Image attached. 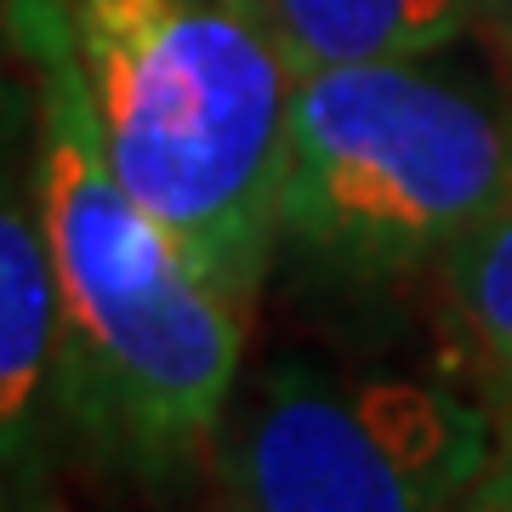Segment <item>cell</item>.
Returning a JSON list of instances; mask_svg holds the SVG:
<instances>
[{"label": "cell", "mask_w": 512, "mask_h": 512, "mask_svg": "<svg viewBox=\"0 0 512 512\" xmlns=\"http://www.w3.org/2000/svg\"><path fill=\"white\" fill-rule=\"evenodd\" d=\"M0 18L35 86V177L63 342V444L97 473L183 490L211 461L245 376L251 313H239L114 177L57 0H6Z\"/></svg>", "instance_id": "cell-1"}, {"label": "cell", "mask_w": 512, "mask_h": 512, "mask_svg": "<svg viewBox=\"0 0 512 512\" xmlns=\"http://www.w3.org/2000/svg\"><path fill=\"white\" fill-rule=\"evenodd\" d=\"M114 177L239 313L279 256L296 69L256 0H57Z\"/></svg>", "instance_id": "cell-2"}, {"label": "cell", "mask_w": 512, "mask_h": 512, "mask_svg": "<svg viewBox=\"0 0 512 512\" xmlns=\"http://www.w3.org/2000/svg\"><path fill=\"white\" fill-rule=\"evenodd\" d=\"M512 200V92L444 52L296 74L279 251L342 291L444 268Z\"/></svg>", "instance_id": "cell-3"}, {"label": "cell", "mask_w": 512, "mask_h": 512, "mask_svg": "<svg viewBox=\"0 0 512 512\" xmlns=\"http://www.w3.org/2000/svg\"><path fill=\"white\" fill-rule=\"evenodd\" d=\"M495 450V410L456 382L274 359L205 467L217 512H456Z\"/></svg>", "instance_id": "cell-4"}, {"label": "cell", "mask_w": 512, "mask_h": 512, "mask_svg": "<svg viewBox=\"0 0 512 512\" xmlns=\"http://www.w3.org/2000/svg\"><path fill=\"white\" fill-rule=\"evenodd\" d=\"M57 279L35 177V86L0 57V501L57 484Z\"/></svg>", "instance_id": "cell-5"}, {"label": "cell", "mask_w": 512, "mask_h": 512, "mask_svg": "<svg viewBox=\"0 0 512 512\" xmlns=\"http://www.w3.org/2000/svg\"><path fill=\"white\" fill-rule=\"evenodd\" d=\"M296 74L433 57L478 35V0H256Z\"/></svg>", "instance_id": "cell-6"}, {"label": "cell", "mask_w": 512, "mask_h": 512, "mask_svg": "<svg viewBox=\"0 0 512 512\" xmlns=\"http://www.w3.org/2000/svg\"><path fill=\"white\" fill-rule=\"evenodd\" d=\"M439 279L461 359L512 433V200L473 239H461Z\"/></svg>", "instance_id": "cell-7"}, {"label": "cell", "mask_w": 512, "mask_h": 512, "mask_svg": "<svg viewBox=\"0 0 512 512\" xmlns=\"http://www.w3.org/2000/svg\"><path fill=\"white\" fill-rule=\"evenodd\" d=\"M456 512H512V433H507V444L495 450L490 473L478 478L473 495H467Z\"/></svg>", "instance_id": "cell-8"}, {"label": "cell", "mask_w": 512, "mask_h": 512, "mask_svg": "<svg viewBox=\"0 0 512 512\" xmlns=\"http://www.w3.org/2000/svg\"><path fill=\"white\" fill-rule=\"evenodd\" d=\"M478 35H490L512 57V0H478Z\"/></svg>", "instance_id": "cell-9"}, {"label": "cell", "mask_w": 512, "mask_h": 512, "mask_svg": "<svg viewBox=\"0 0 512 512\" xmlns=\"http://www.w3.org/2000/svg\"><path fill=\"white\" fill-rule=\"evenodd\" d=\"M0 512H92V507H80L63 484H46L40 495H23V501H0Z\"/></svg>", "instance_id": "cell-10"}]
</instances>
